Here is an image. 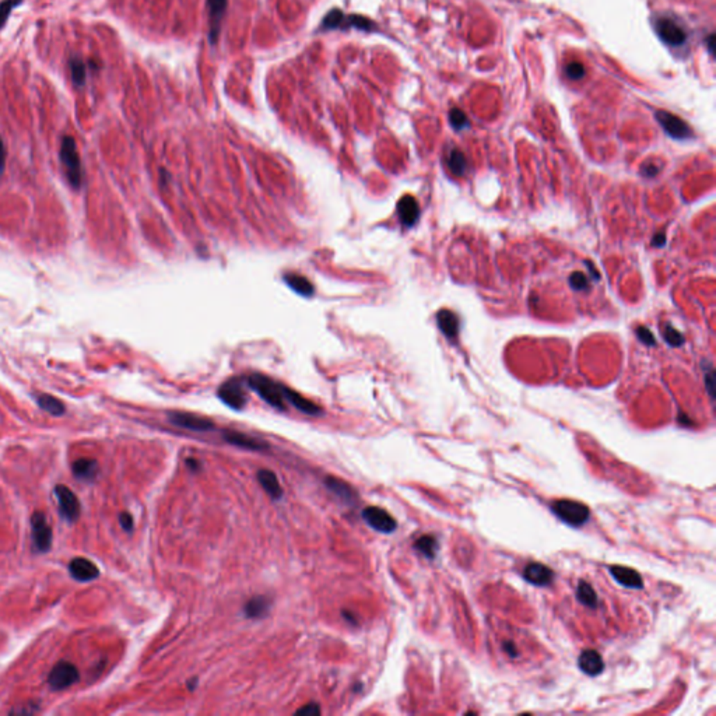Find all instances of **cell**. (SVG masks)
<instances>
[{"instance_id": "cell-1", "label": "cell", "mask_w": 716, "mask_h": 716, "mask_svg": "<svg viewBox=\"0 0 716 716\" xmlns=\"http://www.w3.org/2000/svg\"><path fill=\"white\" fill-rule=\"evenodd\" d=\"M60 161L64 167L66 177H67L70 185L75 189H79L83 182V171H82V163H80V156L78 152L76 141L71 136H64L62 140Z\"/></svg>"}, {"instance_id": "cell-2", "label": "cell", "mask_w": 716, "mask_h": 716, "mask_svg": "<svg viewBox=\"0 0 716 716\" xmlns=\"http://www.w3.org/2000/svg\"><path fill=\"white\" fill-rule=\"evenodd\" d=\"M248 386L255 391L266 403L278 410H285L284 386L273 381L271 378L260 374L249 375L247 379Z\"/></svg>"}, {"instance_id": "cell-3", "label": "cell", "mask_w": 716, "mask_h": 716, "mask_svg": "<svg viewBox=\"0 0 716 716\" xmlns=\"http://www.w3.org/2000/svg\"><path fill=\"white\" fill-rule=\"evenodd\" d=\"M551 511L554 515L561 519L564 523L571 525L574 528H580L585 525L591 518L589 508L578 503V501L572 499H557L551 504Z\"/></svg>"}, {"instance_id": "cell-4", "label": "cell", "mask_w": 716, "mask_h": 716, "mask_svg": "<svg viewBox=\"0 0 716 716\" xmlns=\"http://www.w3.org/2000/svg\"><path fill=\"white\" fill-rule=\"evenodd\" d=\"M347 30L357 28L364 31H374L375 24L364 16L358 15H344L339 10L330 12L322 23V30Z\"/></svg>"}, {"instance_id": "cell-5", "label": "cell", "mask_w": 716, "mask_h": 716, "mask_svg": "<svg viewBox=\"0 0 716 716\" xmlns=\"http://www.w3.org/2000/svg\"><path fill=\"white\" fill-rule=\"evenodd\" d=\"M53 491L62 518L70 523L76 522L80 517V503L75 492L63 484L56 485Z\"/></svg>"}, {"instance_id": "cell-6", "label": "cell", "mask_w": 716, "mask_h": 716, "mask_svg": "<svg viewBox=\"0 0 716 716\" xmlns=\"http://www.w3.org/2000/svg\"><path fill=\"white\" fill-rule=\"evenodd\" d=\"M79 679H80V673H79L78 668L73 663L62 661L53 666V669L49 674L48 683L52 690L60 691L67 687H71L75 683L79 681Z\"/></svg>"}, {"instance_id": "cell-7", "label": "cell", "mask_w": 716, "mask_h": 716, "mask_svg": "<svg viewBox=\"0 0 716 716\" xmlns=\"http://www.w3.org/2000/svg\"><path fill=\"white\" fill-rule=\"evenodd\" d=\"M655 30L659 38L670 46H683L687 42V33L681 24L672 17H661L655 23Z\"/></svg>"}, {"instance_id": "cell-8", "label": "cell", "mask_w": 716, "mask_h": 716, "mask_svg": "<svg viewBox=\"0 0 716 716\" xmlns=\"http://www.w3.org/2000/svg\"><path fill=\"white\" fill-rule=\"evenodd\" d=\"M31 530H33V543L35 551L46 553L52 544V529L48 522V518L44 512L37 511L31 517Z\"/></svg>"}, {"instance_id": "cell-9", "label": "cell", "mask_w": 716, "mask_h": 716, "mask_svg": "<svg viewBox=\"0 0 716 716\" xmlns=\"http://www.w3.org/2000/svg\"><path fill=\"white\" fill-rule=\"evenodd\" d=\"M363 519L377 532L379 533H393L397 528V522L395 518L382 508L378 507H367L363 511Z\"/></svg>"}, {"instance_id": "cell-10", "label": "cell", "mask_w": 716, "mask_h": 716, "mask_svg": "<svg viewBox=\"0 0 716 716\" xmlns=\"http://www.w3.org/2000/svg\"><path fill=\"white\" fill-rule=\"evenodd\" d=\"M219 397L224 404L234 410H241L247 404V393L240 379L234 378L224 382L219 389Z\"/></svg>"}, {"instance_id": "cell-11", "label": "cell", "mask_w": 716, "mask_h": 716, "mask_svg": "<svg viewBox=\"0 0 716 716\" xmlns=\"http://www.w3.org/2000/svg\"><path fill=\"white\" fill-rule=\"evenodd\" d=\"M656 119L661 123V126L663 127V130L673 138L684 140V138H690L692 136L690 126L683 119H680L679 116H676L668 111H658Z\"/></svg>"}, {"instance_id": "cell-12", "label": "cell", "mask_w": 716, "mask_h": 716, "mask_svg": "<svg viewBox=\"0 0 716 716\" xmlns=\"http://www.w3.org/2000/svg\"><path fill=\"white\" fill-rule=\"evenodd\" d=\"M170 421L181 428L190 429V431H211L214 429V422L206 417L196 415L192 413H171Z\"/></svg>"}, {"instance_id": "cell-13", "label": "cell", "mask_w": 716, "mask_h": 716, "mask_svg": "<svg viewBox=\"0 0 716 716\" xmlns=\"http://www.w3.org/2000/svg\"><path fill=\"white\" fill-rule=\"evenodd\" d=\"M69 572L71 578L79 582H91L100 577L98 566L84 557H76L71 560L69 562Z\"/></svg>"}, {"instance_id": "cell-14", "label": "cell", "mask_w": 716, "mask_h": 716, "mask_svg": "<svg viewBox=\"0 0 716 716\" xmlns=\"http://www.w3.org/2000/svg\"><path fill=\"white\" fill-rule=\"evenodd\" d=\"M208 9V37L211 42H216L220 34L222 20L227 9V0H207Z\"/></svg>"}, {"instance_id": "cell-15", "label": "cell", "mask_w": 716, "mask_h": 716, "mask_svg": "<svg viewBox=\"0 0 716 716\" xmlns=\"http://www.w3.org/2000/svg\"><path fill=\"white\" fill-rule=\"evenodd\" d=\"M523 578L535 587H548L554 581L555 574L544 564L530 562L523 569Z\"/></svg>"}, {"instance_id": "cell-16", "label": "cell", "mask_w": 716, "mask_h": 716, "mask_svg": "<svg viewBox=\"0 0 716 716\" xmlns=\"http://www.w3.org/2000/svg\"><path fill=\"white\" fill-rule=\"evenodd\" d=\"M610 574L611 577L623 587L629 589H641L643 587L642 577L638 571L623 566V565H611L610 566Z\"/></svg>"}, {"instance_id": "cell-17", "label": "cell", "mask_w": 716, "mask_h": 716, "mask_svg": "<svg viewBox=\"0 0 716 716\" xmlns=\"http://www.w3.org/2000/svg\"><path fill=\"white\" fill-rule=\"evenodd\" d=\"M397 214L404 227H413L420 217V206L417 200L410 195L403 196L397 203Z\"/></svg>"}, {"instance_id": "cell-18", "label": "cell", "mask_w": 716, "mask_h": 716, "mask_svg": "<svg viewBox=\"0 0 716 716\" xmlns=\"http://www.w3.org/2000/svg\"><path fill=\"white\" fill-rule=\"evenodd\" d=\"M578 666L587 676H599L605 670L603 658L595 650H587L581 652L578 658Z\"/></svg>"}, {"instance_id": "cell-19", "label": "cell", "mask_w": 716, "mask_h": 716, "mask_svg": "<svg viewBox=\"0 0 716 716\" xmlns=\"http://www.w3.org/2000/svg\"><path fill=\"white\" fill-rule=\"evenodd\" d=\"M71 470H73L76 478L86 483L94 481L100 473L98 463L94 459H78L71 466Z\"/></svg>"}, {"instance_id": "cell-20", "label": "cell", "mask_w": 716, "mask_h": 716, "mask_svg": "<svg viewBox=\"0 0 716 716\" xmlns=\"http://www.w3.org/2000/svg\"><path fill=\"white\" fill-rule=\"evenodd\" d=\"M224 440L231 444V445H235V447H240V448H244V449H251V451H263L267 448V445L256 438H252L249 436H245V434H241V433H237V431H226L223 434Z\"/></svg>"}, {"instance_id": "cell-21", "label": "cell", "mask_w": 716, "mask_h": 716, "mask_svg": "<svg viewBox=\"0 0 716 716\" xmlns=\"http://www.w3.org/2000/svg\"><path fill=\"white\" fill-rule=\"evenodd\" d=\"M284 399L287 400L289 403H292L296 409H298L300 411L305 413V414H310V415H316L321 413V409L311 400L305 399L303 395L297 393L296 391L284 386Z\"/></svg>"}, {"instance_id": "cell-22", "label": "cell", "mask_w": 716, "mask_h": 716, "mask_svg": "<svg viewBox=\"0 0 716 716\" xmlns=\"http://www.w3.org/2000/svg\"><path fill=\"white\" fill-rule=\"evenodd\" d=\"M437 323L441 332L451 340H455L459 333V318L449 310H441L437 314Z\"/></svg>"}, {"instance_id": "cell-23", "label": "cell", "mask_w": 716, "mask_h": 716, "mask_svg": "<svg viewBox=\"0 0 716 716\" xmlns=\"http://www.w3.org/2000/svg\"><path fill=\"white\" fill-rule=\"evenodd\" d=\"M325 485L328 487V490L330 492H333L341 501H344V503H352V499L355 498V492H354L352 487L350 484H347L344 480L336 478L333 476H328V477H325Z\"/></svg>"}, {"instance_id": "cell-24", "label": "cell", "mask_w": 716, "mask_h": 716, "mask_svg": "<svg viewBox=\"0 0 716 716\" xmlns=\"http://www.w3.org/2000/svg\"><path fill=\"white\" fill-rule=\"evenodd\" d=\"M258 481L263 487V490L273 498L280 499L283 496V488L278 483L277 476L266 469H262L258 472Z\"/></svg>"}, {"instance_id": "cell-25", "label": "cell", "mask_w": 716, "mask_h": 716, "mask_svg": "<svg viewBox=\"0 0 716 716\" xmlns=\"http://www.w3.org/2000/svg\"><path fill=\"white\" fill-rule=\"evenodd\" d=\"M271 606V600L266 596H255L245 605V616L248 618H260L269 611Z\"/></svg>"}, {"instance_id": "cell-26", "label": "cell", "mask_w": 716, "mask_h": 716, "mask_svg": "<svg viewBox=\"0 0 716 716\" xmlns=\"http://www.w3.org/2000/svg\"><path fill=\"white\" fill-rule=\"evenodd\" d=\"M284 280L296 293H298V294H301L304 297H311L315 293V289H314L312 283L307 277H304L301 274H294V273L293 274H285Z\"/></svg>"}, {"instance_id": "cell-27", "label": "cell", "mask_w": 716, "mask_h": 716, "mask_svg": "<svg viewBox=\"0 0 716 716\" xmlns=\"http://www.w3.org/2000/svg\"><path fill=\"white\" fill-rule=\"evenodd\" d=\"M37 403L38 406L45 410L46 413L52 414V415H63L64 411H66V407L63 404L62 400H59L57 397L52 396V395H46V393H42V395H38L37 397Z\"/></svg>"}, {"instance_id": "cell-28", "label": "cell", "mask_w": 716, "mask_h": 716, "mask_svg": "<svg viewBox=\"0 0 716 716\" xmlns=\"http://www.w3.org/2000/svg\"><path fill=\"white\" fill-rule=\"evenodd\" d=\"M447 164L451 170V172L456 177H463L467 171V160L465 157V154L458 150V149H452L449 153H448V159H447Z\"/></svg>"}, {"instance_id": "cell-29", "label": "cell", "mask_w": 716, "mask_h": 716, "mask_svg": "<svg viewBox=\"0 0 716 716\" xmlns=\"http://www.w3.org/2000/svg\"><path fill=\"white\" fill-rule=\"evenodd\" d=\"M414 548L417 551H420L422 555H425L427 558L433 560L436 557V554H437V550H438V542L433 536H421L414 543Z\"/></svg>"}, {"instance_id": "cell-30", "label": "cell", "mask_w": 716, "mask_h": 716, "mask_svg": "<svg viewBox=\"0 0 716 716\" xmlns=\"http://www.w3.org/2000/svg\"><path fill=\"white\" fill-rule=\"evenodd\" d=\"M70 71H71V79H73V83L76 86H83L86 83L87 67L80 59H78V57L70 59Z\"/></svg>"}, {"instance_id": "cell-31", "label": "cell", "mask_w": 716, "mask_h": 716, "mask_svg": "<svg viewBox=\"0 0 716 716\" xmlns=\"http://www.w3.org/2000/svg\"><path fill=\"white\" fill-rule=\"evenodd\" d=\"M577 598L578 600L588 606V607H596L598 606V596L595 593V591L592 589V587L587 582H581L578 585V591H577Z\"/></svg>"}, {"instance_id": "cell-32", "label": "cell", "mask_w": 716, "mask_h": 716, "mask_svg": "<svg viewBox=\"0 0 716 716\" xmlns=\"http://www.w3.org/2000/svg\"><path fill=\"white\" fill-rule=\"evenodd\" d=\"M569 285L575 292H587L589 289V278L584 273L575 271L569 276Z\"/></svg>"}, {"instance_id": "cell-33", "label": "cell", "mask_w": 716, "mask_h": 716, "mask_svg": "<svg viewBox=\"0 0 716 716\" xmlns=\"http://www.w3.org/2000/svg\"><path fill=\"white\" fill-rule=\"evenodd\" d=\"M663 337H665L666 343L672 347H680L684 343L683 334L679 330H676L672 325H665Z\"/></svg>"}, {"instance_id": "cell-34", "label": "cell", "mask_w": 716, "mask_h": 716, "mask_svg": "<svg viewBox=\"0 0 716 716\" xmlns=\"http://www.w3.org/2000/svg\"><path fill=\"white\" fill-rule=\"evenodd\" d=\"M21 3L23 0H3V2L0 3V28L6 24L12 10Z\"/></svg>"}, {"instance_id": "cell-35", "label": "cell", "mask_w": 716, "mask_h": 716, "mask_svg": "<svg viewBox=\"0 0 716 716\" xmlns=\"http://www.w3.org/2000/svg\"><path fill=\"white\" fill-rule=\"evenodd\" d=\"M565 75H566L568 79L581 80L585 76V67L580 62H571L565 67Z\"/></svg>"}, {"instance_id": "cell-36", "label": "cell", "mask_w": 716, "mask_h": 716, "mask_svg": "<svg viewBox=\"0 0 716 716\" xmlns=\"http://www.w3.org/2000/svg\"><path fill=\"white\" fill-rule=\"evenodd\" d=\"M449 122L451 125L456 129V130H462L465 127L469 126V120H467V116L463 114V111L460 109H452L451 114H449Z\"/></svg>"}, {"instance_id": "cell-37", "label": "cell", "mask_w": 716, "mask_h": 716, "mask_svg": "<svg viewBox=\"0 0 716 716\" xmlns=\"http://www.w3.org/2000/svg\"><path fill=\"white\" fill-rule=\"evenodd\" d=\"M636 336L639 337V340L647 344V346H655L656 344V340H655V336L652 334V332L645 328V326H638L636 328Z\"/></svg>"}, {"instance_id": "cell-38", "label": "cell", "mask_w": 716, "mask_h": 716, "mask_svg": "<svg viewBox=\"0 0 716 716\" xmlns=\"http://www.w3.org/2000/svg\"><path fill=\"white\" fill-rule=\"evenodd\" d=\"M119 523H120V526H122V529H123L125 532H132V530H133L134 522H133V518H132V515H130V514H127V512H122V514L119 515Z\"/></svg>"}, {"instance_id": "cell-39", "label": "cell", "mask_w": 716, "mask_h": 716, "mask_svg": "<svg viewBox=\"0 0 716 716\" xmlns=\"http://www.w3.org/2000/svg\"><path fill=\"white\" fill-rule=\"evenodd\" d=\"M658 172H659V167L652 164V163H648V164H645V165L641 168V174L643 177H647V178H654V177L658 175Z\"/></svg>"}, {"instance_id": "cell-40", "label": "cell", "mask_w": 716, "mask_h": 716, "mask_svg": "<svg viewBox=\"0 0 716 716\" xmlns=\"http://www.w3.org/2000/svg\"><path fill=\"white\" fill-rule=\"evenodd\" d=\"M296 713L297 715H319L321 708L318 704H310V705H305L301 709H298Z\"/></svg>"}, {"instance_id": "cell-41", "label": "cell", "mask_w": 716, "mask_h": 716, "mask_svg": "<svg viewBox=\"0 0 716 716\" xmlns=\"http://www.w3.org/2000/svg\"><path fill=\"white\" fill-rule=\"evenodd\" d=\"M5 167H6V147H5V141H3L2 136H0V177L3 175Z\"/></svg>"}, {"instance_id": "cell-42", "label": "cell", "mask_w": 716, "mask_h": 716, "mask_svg": "<svg viewBox=\"0 0 716 716\" xmlns=\"http://www.w3.org/2000/svg\"><path fill=\"white\" fill-rule=\"evenodd\" d=\"M705 384H706V388H708V392L710 395V397L713 396V392H712V388H713V371L712 368H709V371L705 374Z\"/></svg>"}, {"instance_id": "cell-43", "label": "cell", "mask_w": 716, "mask_h": 716, "mask_svg": "<svg viewBox=\"0 0 716 716\" xmlns=\"http://www.w3.org/2000/svg\"><path fill=\"white\" fill-rule=\"evenodd\" d=\"M665 242H666V235H665V233H658V234L654 237V240H652V245H654V247H658V248H659V247H663V245H665Z\"/></svg>"}, {"instance_id": "cell-44", "label": "cell", "mask_w": 716, "mask_h": 716, "mask_svg": "<svg viewBox=\"0 0 716 716\" xmlns=\"http://www.w3.org/2000/svg\"><path fill=\"white\" fill-rule=\"evenodd\" d=\"M186 465H188V467H189L190 470H193V472H197V470H199V462H197L196 459H188V460H186Z\"/></svg>"}, {"instance_id": "cell-45", "label": "cell", "mask_w": 716, "mask_h": 716, "mask_svg": "<svg viewBox=\"0 0 716 716\" xmlns=\"http://www.w3.org/2000/svg\"><path fill=\"white\" fill-rule=\"evenodd\" d=\"M343 617H344L346 620H348L350 623L357 624V620H355V617H354V614H352V613H350V611H347V610H343Z\"/></svg>"}]
</instances>
